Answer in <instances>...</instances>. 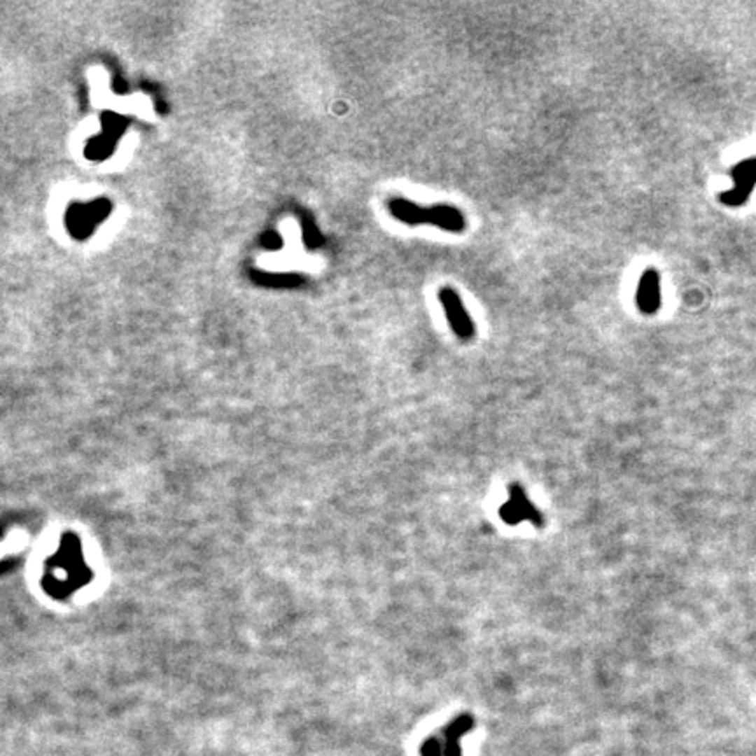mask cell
I'll return each mask as SVG.
<instances>
[{"label":"cell","mask_w":756,"mask_h":756,"mask_svg":"<svg viewBox=\"0 0 756 756\" xmlns=\"http://www.w3.org/2000/svg\"><path fill=\"white\" fill-rule=\"evenodd\" d=\"M438 298H440L444 317H447L451 331L457 335V338L464 340V342L471 340L472 336H475V324H472L471 317H469L468 310H465L457 290L451 289V287H441L440 293H438Z\"/></svg>","instance_id":"2"},{"label":"cell","mask_w":756,"mask_h":756,"mask_svg":"<svg viewBox=\"0 0 756 756\" xmlns=\"http://www.w3.org/2000/svg\"><path fill=\"white\" fill-rule=\"evenodd\" d=\"M475 724L469 714H461L443 728L440 737H429L420 748L422 756H462L461 738Z\"/></svg>","instance_id":"1"},{"label":"cell","mask_w":756,"mask_h":756,"mask_svg":"<svg viewBox=\"0 0 756 756\" xmlns=\"http://www.w3.org/2000/svg\"><path fill=\"white\" fill-rule=\"evenodd\" d=\"M636 303L643 314L653 315L660 310L662 289H660V273L654 268L644 270L637 284Z\"/></svg>","instance_id":"5"},{"label":"cell","mask_w":756,"mask_h":756,"mask_svg":"<svg viewBox=\"0 0 756 756\" xmlns=\"http://www.w3.org/2000/svg\"><path fill=\"white\" fill-rule=\"evenodd\" d=\"M732 178H734L735 186L730 191L721 192L720 200L724 205L737 206L748 200L749 192L752 191V188L756 186V158H749V160L741 161V163L735 164L730 172Z\"/></svg>","instance_id":"4"},{"label":"cell","mask_w":756,"mask_h":756,"mask_svg":"<svg viewBox=\"0 0 756 756\" xmlns=\"http://www.w3.org/2000/svg\"><path fill=\"white\" fill-rule=\"evenodd\" d=\"M500 518L506 524L514 525L522 522H531L534 525H542V517L538 507L527 497V492L522 485L514 483L510 486V497L499 510Z\"/></svg>","instance_id":"3"},{"label":"cell","mask_w":756,"mask_h":756,"mask_svg":"<svg viewBox=\"0 0 756 756\" xmlns=\"http://www.w3.org/2000/svg\"><path fill=\"white\" fill-rule=\"evenodd\" d=\"M392 216L399 219L401 223L416 226V224L427 223V206H420L416 203L410 202L405 198H396L388 203Z\"/></svg>","instance_id":"7"},{"label":"cell","mask_w":756,"mask_h":756,"mask_svg":"<svg viewBox=\"0 0 756 756\" xmlns=\"http://www.w3.org/2000/svg\"><path fill=\"white\" fill-rule=\"evenodd\" d=\"M427 224L448 231V233H462L465 230V217L457 206L440 203V205L427 206Z\"/></svg>","instance_id":"6"}]
</instances>
